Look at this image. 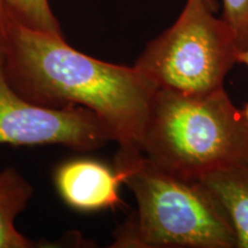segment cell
Wrapping results in <instances>:
<instances>
[{"label": "cell", "mask_w": 248, "mask_h": 248, "mask_svg": "<svg viewBox=\"0 0 248 248\" xmlns=\"http://www.w3.org/2000/svg\"><path fill=\"white\" fill-rule=\"evenodd\" d=\"M152 163L188 179L248 166V123L224 89L186 94L157 89L139 142Z\"/></svg>", "instance_id": "3957f363"}, {"label": "cell", "mask_w": 248, "mask_h": 248, "mask_svg": "<svg viewBox=\"0 0 248 248\" xmlns=\"http://www.w3.org/2000/svg\"><path fill=\"white\" fill-rule=\"evenodd\" d=\"M223 20L230 28L239 52L248 46V0H223Z\"/></svg>", "instance_id": "30bf717a"}, {"label": "cell", "mask_w": 248, "mask_h": 248, "mask_svg": "<svg viewBox=\"0 0 248 248\" xmlns=\"http://www.w3.org/2000/svg\"><path fill=\"white\" fill-rule=\"evenodd\" d=\"M0 51L9 84L28 101L52 109L84 107L120 148L139 150L157 86L135 66L82 53L61 33L28 27L1 6Z\"/></svg>", "instance_id": "6da1fadb"}, {"label": "cell", "mask_w": 248, "mask_h": 248, "mask_svg": "<svg viewBox=\"0 0 248 248\" xmlns=\"http://www.w3.org/2000/svg\"><path fill=\"white\" fill-rule=\"evenodd\" d=\"M239 53L215 0H187L171 27L151 40L135 67L157 89L206 94L223 89Z\"/></svg>", "instance_id": "277c9868"}, {"label": "cell", "mask_w": 248, "mask_h": 248, "mask_svg": "<svg viewBox=\"0 0 248 248\" xmlns=\"http://www.w3.org/2000/svg\"><path fill=\"white\" fill-rule=\"evenodd\" d=\"M243 114H244L245 120H246V121H247V123H248V104L246 105V106H245L244 110H243Z\"/></svg>", "instance_id": "7c38bea8"}, {"label": "cell", "mask_w": 248, "mask_h": 248, "mask_svg": "<svg viewBox=\"0 0 248 248\" xmlns=\"http://www.w3.org/2000/svg\"><path fill=\"white\" fill-rule=\"evenodd\" d=\"M0 6L28 27L63 35L48 0H0Z\"/></svg>", "instance_id": "9c48e42d"}, {"label": "cell", "mask_w": 248, "mask_h": 248, "mask_svg": "<svg viewBox=\"0 0 248 248\" xmlns=\"http://www.w3.org/2000/svg\"><path fill=\"white\" fill-rule=\"evenodd\" d=\"M33 194L32 185L13 167L0 171V248L40 247L16 229L15 222Z\"/></svg>", "instance_id": "ba28073f"}, {"label": "cell", "mask_w": 248, "mask_h": 248, "mask_svg": "<svg viewBox=\"0 0 248 248\" xmlns=\"http://www.w3.org/2000/svg\"><path fill=\"white\" fill-rule=\"evenodd\" d=\"M53 184L66 206L79 213L115 208L121 203L123 176L115 167L92 157H71L59 163Z\"/></svg>", "instance_id": "8992f818"}, {"label": "cell", "mask_w": 248, "mask_h": 248, "mask_svg": "<svg viewBox=\"0 0 248 248\" xmlns=\"http://www.w3.org/2000/svg\"><path fill=\"white\" fill-rule=\"evenodd\" d=\"M113 141L105 123L84 107L52 109L28 101L9 84L0 51V145H61L92 152Z\"/></svg>", "instance_id": "5b68a950"}, {"label": "cell", "mask_w": 248, "mask_h": 248, "mask_svg": "<svg viewBox=\"0 0 248 248\" xmlns=\"http://www.w3.org/2000/svg\"><path fill=\"white\" fill-rule=\"evenodd\" d=\"M114 167L137 209L114 233L113 248H237L228 216L197 179L163 170L140 150L119 148Z\"/></svg>", "instance_id": "7a4b0ae2"}, {"label": "cell", "mask_w": 248, "mask_h": 248, "mask_svg": "<svg viewBox=\"0 0 248 248\" xmlns=\"http://www.w3.org/2000/svg\"><path fill=\"white\" fill-rule=\"evenodd\" d=\"M198 181L224 209L234 231L237 248H248V166L214 170Z\"/></svg>", "instance_id": "52a82bcc"}, {"label": "cell", "mask_w": 248, "mask_h": 248, "mask_svg": "<svg viewBox=\"0 0 248 248\" xmlns=\"http://www.w3.org/2000/svg\"><path fill=\"white\" fill-rule=\"evenodd\" d=\"M237 62H239V63L246 64V66L248 67V46L246 48H244L243 51H240L239 53H238Z\"/></svg>", "instance_id": "8fae6325"}]
</instances>
